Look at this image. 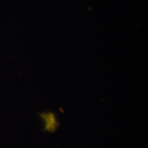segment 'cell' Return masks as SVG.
<instances>
[{
	"mask_svg": "<svg viewBox=\"0 0 148 148\" xmlns=\"http://www.w3.org/2000/svg\"><path fill=\"white\" fill-rule=\"evenodd\" d=\"M41 117L45 121V126L46 130L53 132L58 127V121L53 113H43L41 114Z\"/></svg>",
	"mask_w": 148,
	"mask_h": 148,
	"instance_id": "obj_1",
	"label": "cell"
}]
</instances>
